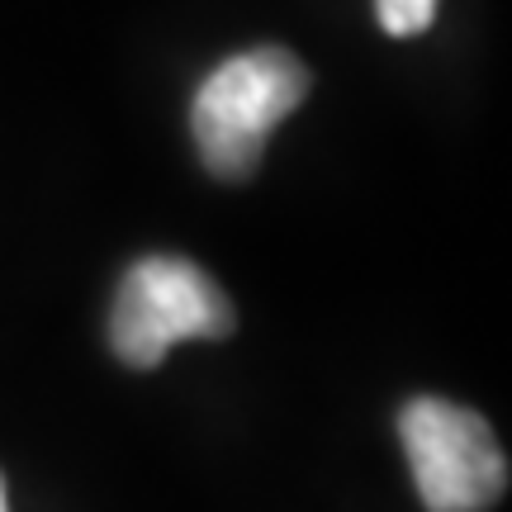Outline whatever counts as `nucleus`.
<instances>
[{
    "mask_svg": "<svg viewBox=\"0 0 512 512\" xmlns=\"http://www.w3.org/2000/svg\"><path fill=\"white\" fill-rule=\"evenodd\" d=\"M309 95V67L290 48H247L200 81L190 133L200 162L219 181H247L275 124H285Z\"/></svg>",
    "mask_w": 512,
    "mask_h": 512,
    "instance_id": "nucleus-1",
    "label": "nucleus"
},
{
    "mask_svg": "<svg viewBox=\"0 0 512 512\" xmlns=\"http://www.w3.org/2000/svg\"><path fill=\"white\" fill-rule=\"evenodd\" d=\"M375 15H380L384 34L413 38L437 19V0H375Z\"/></svg>",
    "mask_w": 512,
    "mask_h": 512,
    "instance_id": "nucleus-4",
    "label": "nucleus"
},
{
    "mask_svg": "<svg viewBox=\"0 0 512 512\" xmlns=\"http://www.w3.org/2000/svg\"><path fill=\"white\" fill-rule=\"evenodd\" d=\"M399 441L427 512H489L508 489V456L475 408L437 394L399 408Z\"/></svg>",
    "mask_w": 512,
    "mask_h": 512,
    "instance_id": "nucleus-3",
    "label": "nucleus"
},
{
    "mask_svg": "<svg viewBox=\"0 0 512 512\" xmlns=\"http://www.w3.org/2000/svg\"><path fill=\"white\" fill-rule=\"evenodd\" d=\"M0 512H10V494H5V475H0Z\"/></svg>",
    "mask_w": 512,
    "mask_h": 512,
    "instance_id": "nucleus-5",
    "label": "nucleus"
},
{
    "mask_svg": "<svg viewBox=\"0 0 512 512\" xmlns=\"http://www.w3.org/2000/svg\"><path fill=\"white\" fill-rule=\"evenodd\" d=\"M238 313L219 280L190 256L152 252L124 271L110 309V347L133 370L162 366L176 342H219Z\"/></svg>",
    "mask_w": 512,
    "mask_h": 512,
    "instance_id": "nucleus-2",
    "label": "nucleus"
}]
</instances>
